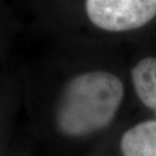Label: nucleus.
<instances>
[{
	"mask_svg": "<svg viewBox=\"0 0 156 156\" xmlns=\"http://www.w3.org/2000/svg\"><path fill=\"white\" fill-rule=\"evenodd\" d=\"M125 88L116 74L88 71L62 84L52 108V125L66 140L88 139L109 127L123 103Z\"/></svg>",
	"mask_w": 156,
	"mask_h": 156,
	"instance_id": "f257e3e1",
	"label": "nucleus"
},
{
	"mask_svg": "<svg viewBox=\"0 0 156 156\" xmlns=\"http://www.w3.org/2000/svg\"><path fill=\"white\" fill-rule=\"evenodd\" d=\"M87 17L96 28L123 33L139 29L156 16V0H86Z\"/></svg>",
	"mask_w": 156,
	"mask_h": 156,
	"instance_id": "f03ea898",
	"label": "nucleus"
},
{
	"mask_svg": "<svg viewBox=\"0 0 156 156\" xmlns=\"http://www.w3.org/2000/svg\"><path fill=\"white\" fill-rule=\"evenodd\" d=\"M123 156H156V119L128 128L120 139Z\"/></svg>",
	"mask_w": 156,
	"mask_h": 156,
	"instance_id": "7ed1b4c3",
	"label": "nucleus"
},
{
	"mask_svg": "<svg viewBox=\"0 0 156 156\" xmlns=\"http://www.w3.org/2000/svg\"><path fill=\"white\" fill-rule=\"evenodd\" d=\"M131 78L136 96L156 116V58L139 60L131 71Z\"/></svg>",
	"mask_w": 156,
	"mask_h": 156,
	"instance_id": "20e7f679",
	"label": "nucleus"
},
{
	"mask_svg": "<svg viewBox=\"0 0 156 156\" xmlns=\"http://www.w3.org/2000/svg\"><path fill=\"white\" fill-rule=\"evenodd\" d=\"M5 156H26V155H20V154H16V155H15V154H13V155H9V154H6Z\"/></svg>",
	"mask_w": 156,
	"mask_h": 156,
	"instance_id": "39448f33",
	"label": "nucleus"
}]
</instances>
